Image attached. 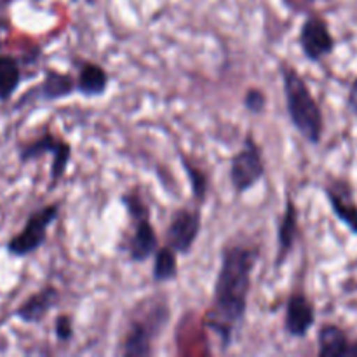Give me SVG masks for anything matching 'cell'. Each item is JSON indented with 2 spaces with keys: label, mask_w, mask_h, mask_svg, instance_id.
<instances>
[{
  "label": "cell",
  "mask_w": 357,
  "mask_h": 357,
  "mask_svg": "<svg viewBox=\"0 0 357 357\" xmlns=\"http://www.w3.org/2000/svg\"><path fill=\"white\" fill-rule=\"evenodd\" d=\"M59 209H61V206L54 202V204L44 206V208L31 213L24 223L23 230L7 244L9 253L14 257H28V255L35 253L38 248H42V244L47 239V229L58 220Z\"/></svg>",
  "instance_id": "5b68a950"
},
{
  "label": "cell",
  "mask_w": 357,
  "mask_h": 357,
  "mask_svg": "<svg viewBox=\"0 0 357 357\" xmlns=\"http://www.w3.org/2000/svg\"><path fill=\"white\" fill-rule=\"evenodd\" d=\"M59 291L54 286H45L40 291L33 293L30 298L24 300L20 307L16 309L14 316L20 321L28 324L40 323L56 305H58Z\"/></svg>",
  "instance_id": "4fadbf2b"
},
{
  "label": "cell",
  "mask_w": 357,
  "mask_h": 357,
  "mask_svg": "<svg viewBox=\"0 0 357 357\" xmlns=\"http://www.w3.org/2000/svg\"><path fill=\"white\" fill-rule=\"evenodd\" d=\"M316 324V307L302 291L293 293L286 302L284 330L293 338H305Z\"/></svg>",
  "instance_id": "30bf717a"
},
{
  "label": "cell",
  "mask_w": 357,
  "mask_h": 357,
  "mask_svg": "<svg viewBox=\"0 0 357 357\" xmlns=\"http://www.w3.org/2000/svg\"><path fill=\"white\" fill-rule=\"evenodd\" d=\"M54 335L59 342H66L68 344L73 338V323L72 317L61 314V316L56 317L54 321Z\"/></svg>",
  "instance_id": "7402d4cb"
},
{
  "label": "cell",
  "mask_w": 357,
  "mask_h": 357,
  "mask_svg": "<svg viewBox=\"0 0 357 357\" xmlns=\"http://www.w3.org/2000/svg\"><path fill=\"white\" fill-rule=\"evenodd\" d=\"M155 258H153V282H169L178 275V260L176 253L169 246L157 248Z\"/></svg>",
  "instance_id": "e0dca14e"
},
{
  "label": "cell",
  "mask_w": 357,
  "mask_h": 357,
  "mask_svg": "<svg viewBox=\"0 0 357 357\" xmlns=\"http://www.w3.org/2000/svg\"><path fill=\"white\" fill-rule=\"evenodd\" d=\"M181 166H183L185 173H187L188 176V181H190L192 195H194V199L199 202V204H202V202L208 199V190H209L208 176H206L204 171H201L197 166H194V164H192L188 159H185L183 155H181Z\"/></svg>",
  "instance_id": "d6986e66"
},
{
  "label": "cell",
  "mask_w": 357,
  "mask_h": 357,
  "mask_svg": "<svg viewBox=\"0 0 357 357\" xmlns=\"http://www.w3.org/2000/svg\"><path fill=\"white\" fill-rule=\"evenodd\" d=\"M258 261V250L250 246L223 248L218 275L213 289V303L206 326L218 335L223 351L232 345L248 310L251 275Z\"/></svg>",
  "instance_id": "6da1fadb"
},
{
  "label": "cell",
  "mask_w": 357,
  "mask_h": 357,
  "mask_svg": "<svg viewBox=\"0 0 357 357\" xmlns=\"http://www.w3.org/2000/svg\"><path fill=\"white\" fill-rule=\"evenodd\" d=\"M51 153L52 155V167H51V188L58 183L65 174L66 167H68L70 159H72V146L63 139L56 138L51 132H45L44 136L37 138L35 142L28 143L21 149L20 159L21 162H30L33 159H40V157Z\"/></svg>",
  "instance_id": "8992f818"
},
{
  "label": "cell",
  "mask_w": 357,
  "mask_h": 357,
  "mask_svg": "<svg viewBox=\"0 0 357 357\" xmlns=\"http://www.w3.org/2000/svg\"><path fill=\"white\" fill-rule=\"evenodd\" d=\"M296 239H298V209L291 195H288L284 213L278 225V257H275L278 267H281L286 258L293 253Z\"/></svg>",
  "instance_id": "7c38bea8"
},
{
  "label": "cell",
  "mask_w": 357,
  "mask_h": 357,
  "mask_svg": "<svg viewBox=\"0 0 357 357\" xmlns=\"http://www.w3.org/2000/svg\"><path fill=\"white\" fill-rule=\"evenodd\" d=\"M300 47L309 61L317 63L330 56L335 49V38L331 35L326 20L321 16H309L300 28Z\"/></svg>",
  "instance_id": "ba28073f"
},
{
  "label": "cell",
  "mask_w": 357,
  "mask_h": 357,
  "mask_svg": "<svg viewBox=\"0 0 357 357\" xmlns=\"http://www.w3.org/2000/svg\"><path fill=\"white\" fill-rule=\"evenodd\" d=\"M349 338L342 328L324 324L317 333V352L321 357H347Z\"/></svg>",
  "instance_id": "2e32d148"
},
{
  "label": "cell",
  "mask_w": 357,
  "mask_h": 357,
  "mask_svg": "<svg viewBox=\"0 0 357 357\" xmlns=\"http://www.w3.org/2000/svg\"><path fill=\"white\" fill-rule=\"evenodd\" d=\"M347 357H357V340L354 342V344H351V345H349Z\"/></svg>",
  "instance_id": "cb8c5ba5"
},
{
  "label": "cell",
  "mask_w": 357,
  "mask_h": 357,
  "mask_svg": "<svg viewBox=\"0 0 357 357\" xmlns=\"http://www.w3.org/2000/svg\"><path fill=\"white\" fill-rule=\"evenodd\" d=\"M108 87V73L103 66L96 63L84 61L79 68V77L75 80V91L82 96L93 98L105 94Z\"/></svg>",
  "instance_id": "9a60e30c"
},
{
  "label": "cell",
  "mask_w": 357,
  "mask_h": 357,
  "mask_svg": "<svg viewBox=\"0 0 357 357\" xmlns=\"http://www.w3.org/2000/svg\"><path fill=\"white\" fill-rule=\"evenodd\" d=\"M244 108H246L250 114H261V112L265 110V107H267V96H265V93L261 89H257V87H251V89L246 91V94H244Z\"/></svg>",
  "instance_id": "44dd1931"
},
{
  "label": "cell",
  "mask_w": 357,
  "mask_h": 357,
  "mask_svg": "<svg viewBox=\"0 0 357 357\" xmlns=\"http://www.w3.org/2000/svg\"><path fill=\"white\" fill-rule=\"evenodd\" d=\"M202 229V215L199 209L181 208L174 211L166 232V246L174 253L188 255Z\"/></svg>",
  "instance_id": "52a82bcc"
},
{
  "label": "cell",
  "mask_w": 357,
  "mask_h": 357,
  "mask_svg": "<svg viewBox=\"0 0 357 357\" xmlns=\"http://www.w3.org/2000/svg\"><path fill=\"white\" fill-rule=\"evenodd\" d=\"M21 82L20 63L13 56H0V101L10 98Z\"/></svg>",
  "instance_id": "ac0fdd59"
},
{
  "label": "cell",
  "mask_w": 357,
  "mask_h": 357,
  "mask_svg": "<svg viewBox=\"0 0 357 357\" xmlns=\"http://www.w3.org/2000/svg\"><path fill=\"white\" fill-rule=\"evenodd\" d=\"M265 176V162L260 145L251 132L244 136L243 146L230 160V181L237 194H246Z\"/></svg>",
  "instance_id": "277c9868"
},
{
  "label": "cell",
  "mask_w": 357,
  "mask_h": 357,
  "mask_svg": "<svg viewBox=\"0 0 357 357\" xmlns=\"http://www.w3.org/2000/svg\"><path fill=\"white\" fill-rule=\"evenodd\" d=\"M279 72L282 79L286 110H288L293 128L310 145H319L324 131V117L319 103L298 70H295L288 63H281Z\"/></svg>",
  "instance_id": "7a4b0ae2"
},
{
  "label": "cell",
  "mask_w": 357,
  "mask_h": 357,
  "mask_svg": "<svg viewBox=\"0 0 357 357\" xmlns=\"http://www.w3.org/2000/svg\"><path fill=\"white\" fill-rule=\"evenodd\" d=\"M121 202L124 204L126 211L131 216V220L145 218V216H150V209L145 202L142 201L138 192H128L121 197Z\"/></svg>",
  "instance_id": "ffe728a7"
},
{
  "label": "cell",
  "mask_w": 357,
  "mask_h": 357,
  "mask_svg": "<svg viewBox=\"0 0 357 357\" xmlns=\"http://www.w3.org/2000/svg\"><path fill=\"white\" fill-rule=\"evenodd\" d=\"M347 105H349V108H351V110L354 112V114H357V77H356L354 82H352L351 89H349Z\"/></svg>",
  "instance_id": "603a6c76"
},
{
  "label": "cell",
  "mask_w": 357,
  "mask_h": 357,
  "mask_svg": "<svg viewBox=\"0 0 357 357\" xmlns=\"http://www.w3.org/2000/svg\"><path fill=\"white\" fill-rule=\"evenodd\" d=\"M75 91V80L68 73L58 70H45V77L33 91L26 96V101H56L61 98L72 96Z\"/></svg>",
  "instance_id": "5bb4252c"
},
{
  "label": "cell",
  "mask_w": 357,
  "mask_h": 357,
  "mask_svg": "<svg viewBox=\"0 0 357 357\" xmlns=\"http://www.w3.org/2000/svg\"><path fill=\"white\" fill-rule=\"evenodd\" d=\"M169 321V307L166 302H157L143 314V317L132 319L129 331L124 338L122 354L126 357L150 356L153 352V344L166 328Z\"/></svg>",
  "instance_id": "3957f363"
},
{
  "label": "cell",
  "mask_w": 357,
  "mask_h": 357,
  "mask_svg": "<svg viewBox=\"0 0 357 357\" xmlns=\"http://www.w3.org/2000/svg\"><path fill=\"white\" fill-rule=\"evenodd\" d=\"M135 229L128 241V255L136 264H143L149 260L159 248V237H157L155 227L150 222V216L132 220Z\"/></svg>",
  "instance_id": "8fae6325"
},
{
  "label": "cell",
  "mask_w": 357,
  "mask_h": 357,
  "mask_svg": "<svg viewBox=\"0 0 357 357\" xmlns=\"http://www.w3.org/2000/svg\"><path fill=\"white\" fill-rule=\"evenodd\" d=\"M324 194L333 215L351 230V234L357 236V202L351 183L342 178H333L324 187Z\"/></svg>",
  "instance_id": "9c48e42d"
}]
</instances>
